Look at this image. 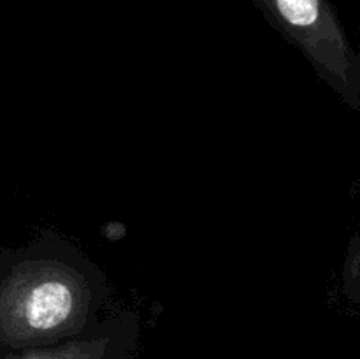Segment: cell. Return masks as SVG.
I'll list each match as a JSON object with an SVG mask.
<instances>
[{
  "mask_svg": "<svg viewBox=\"0 0 360 359\" xmlns=\"http://www.w3.org/2000/svg\"><path fill=\"white\" fill-rule=\"evenodd\" d=\"M102 298L97 267L53 239L0 280V338L28 348L65 341L94 324Z\"/></svg>",
  "mask_w": 360,
  "mask_h": 359,
  "instance_id": "1",
  "label": "cell"
},
{
  "mask_svg": "<svg viewBox=\"0 0 360 359\" xmlns=\"http://www.w3.org/2000/svg\"><path fill=\"white\" fill-rule=\"evenodd\" d=\"M260 16L323 77L347 87L350 53L330 0H252Z\"/></svg>",
  "mask_w": 360,
  "mask_h": 359,
  "instance_id": "2",
  "label": "cell"
},
{
  "mask_svg": "<svg viewBox=\"0 0 360 359\" xmlns=\"http://www.w3.org/2000/svg\"><path fill=\"white\" fill-rule=\"evenodd\" d=\"M139 324L136 315L125 313L60 344L32 348L18 359H136Z\"/></svg>",
  "mask_w": 360,
  "mask_h": 359,
  "instance_id": "3",
  "label": "cell"
}]
</instances>
